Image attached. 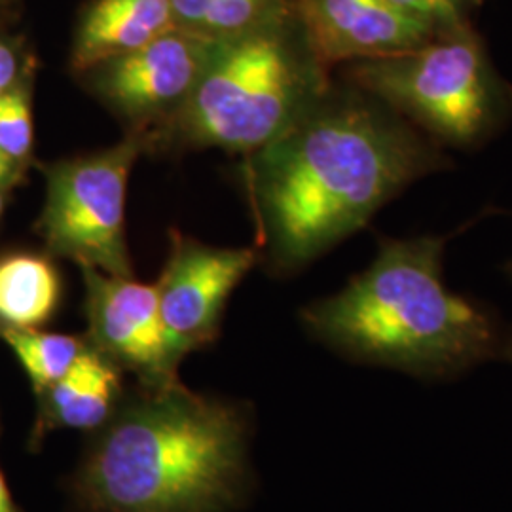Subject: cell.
I'll list each match as a JSON object with an SVG mask.
<instances>
[{"mask_svg":"<svg viewBox=\"0 0 512 512\" xmlns=\"http://www.w3.org/2000/svg\"><path fill=\"white\" fill-rule=\"evenodd\" d=\"M253 156L256 219L281 274L363 230L410 186L454 169L448 150L348 82Z\"/></svg>","mask_w":512,"mask_h":512,"instance_id":"cell-1","label":"cell"},{"mask_svg":"<svg viewBox=\"0 0 512 512\" xmlns=\"http://www.w3.org/2000/svg\"><path fill=\"white\" fill-rule=\"evenodd\" d=\"M454 234L382 238L361 274L306 306L304 329L359 365L448 384L499 361L505 325L497 311L446 285L444 253Z\"/></svg>","mask_w":512,"mask_h":512,"instance_id":"cell-2","label":"cell"},{"mask_svg":"<svg viewBox=\"0 0 512 512\" xmlns=\"http://www.w3.org/2000/svg\"><path fill=\"white\" fill-rule=\"evenodd\" d=\"M247 420L179 382L148 387L93 444L76 478L90 512H226L247 486Z\"/></svg>","mask_w":512,"mask_h":512,"instance_id":"cell-3","label":"cell"},{"mask_svg":"<svg viewBox=\"0 0 512 512\" xmlns=\"http://www.w3.org/2000/svg\"><path fill=\"white\" fill-rule=\"evenodd\" d=\"M296 18L217 44L169 129L184 143L256 154L329 92Z\"/></svg>","mask_w":512,"mask_h":512,"instance_id":"cell-4","label":"cell"},{"mask_svg":"<svg viewBox=\"0 0 512 512\" xmlns=\"http://www.w3.org/2000/svg\"><path fill=\"white\" fill-rule=\"evenodd\" d=\"M344 82L380 99L444 150L486 147L512 124V84L473 23L401 54L348 63Z\"/></svg>","mask_w":512,"mask_h":512,"instance_id":"cell-5","label":"cell"},{"mask_svg":"<svg viewBox=\"0 0 512 512\" xmlns=\"http://www.w3.org/2000/svg\"><path fill=\"white\" fill-rule=\"evenodd\" d=\"M145 141L131 135L116 147L52 165L38 230L54 255L103 274L131 277L126 194Z\"/></svg>","mask_w":512,"mask_h":512,"instance_id":"cell-6","label":"cell"},{"mask_svg":"<svg viewBox=\"0 0 512 512\" xmlns=\"http://www.w3.org/2000/svg\"><path fill=\"white\" fill-rule=\"evenodd\" d=\"M164 274L156 283L171 361L213 342L228 296L253 270L258 251L220 249L173 234Z\"/></svg>","mask_w":512,"mask_h":512,"instance_id":"cell-7","label":"cell"},{"mask_svg":"<svg viewBox=\"0 0 512 512\" xmlns=\"http://www.w3.org/2000/svg\"><path fill=\"white\" fill-rule=\"evenodd\" d=\"M217 40L179 27L90 71L93 88L110 109L145 126L171 120L196 88Z\"/></svg>","mask_w":512,"mask_h":512,"instance_id":"cell-8","label":"cell"},{"mask_svg":"<svg viewBox=\"0 0 512 512\" xmlns=\"http://www.w3.org/2000/svg\"><path fill=\"white\" fill-rule=\"evenodd\" d=\"M82 268L93 348L116 366L133 370L147 387L177 382L156 285Z\"/></svg>","mask_w":512,"mask_h":512,"instance_id":"cell-9","label":"cell"},{"mask_svg":"<svg viewBox=\"0 0 512 512\" xmlns=\"http://www.w3.org/2000/svg\"><path fill=\"white\" fill-rule=\"evenodd\" d=\"M294 18L327 71L401 54L435 37L433 29L389 0H294Z\"/></svg>","mask_w":512,"mask_h":512,"instance_id":"cell-10","label":"cell"},{"mask_svg":"<svg viewBox=\"0 0 512 512\" xmlns=\"http://www.w3.org/2000/svg\"><path fill=\"white\" fill-rule=\"evenodd\" d=\"M175 27L169 0H92L74 33L73 71L90 73Z\"/></svg>","mask_w":512,"mask_h":512,"instance_id":"cell-11","label":"cell"},{"mask_svg":"<svg viewBox=\"0 0 512 512\" xmlns=\"http://www.w3.org/2000/svg\"><path fill=\"white\" fill-rule=\"evenodd\" d=\"M120 391L118 366L93 346L40 399L48 427L95 429L109 420Z\"/></svg>","mask_w":512,"mask_h":512,"instance_id":"cell-12","label":"cell"},{"mask_svg":"<svg viewBox=\"0 0 512 512\" xmlns=\"http://www.w3.org/2000/svg\"><path fill=\"white\" fill-rule=\"evenodd\" d=\"M61 298V279L46 256H0V327L38 329L52 319Z\"/></svg>","mask_w":512,"mask_h":512,"instance_id":"cell-13","label":"cell"},{"mask_svg":"<svg viewBox=\"0 0 512 512\" xmlns=\"http://www.w3.org/2000/svg\"><path fill=\"white\" fill-rule=\"evenodd\" d=\"M175 25L209 40H232L281 25L294 0H169Z\"/></svg>","mask_w":512,"mask_h":512,"instance_id":"cell-14","label":"cell"},{"mask_svg":"<svg viewBox=\"0 0 512 512\" xmlns=\"http://www.w3.org/2000/svg\"><path fill=\"white\" fill-rule=\"evenodd\" d=\"M2 338L18 357L38 397L59 382L88 349L86 342L74 336L38 329H2Z\"/></svg>","mask_w":512,"mask_h":512,"instance_id":"cell-15","label":"cell"},{"mask_svg":"<svg viewBox=\"0 0 512 512\" xmlns=\"http://www.w3.org/2000/svg\"><path fill=\"white\" fill-rule=\"evenodd\" d=\"M33 148L31 88L25 78L0 95V150L21 165Z\"/></svg>","mask_w":512,"mask_h":512,"instance_id":"cell-16","label":"cell"},{"mask_svg":"<svg viewBox=\"0 0 512 512\" xmlns=\"http://www.w3.org/2000/svg\"><path fill=\"white\" fill-rule=\"evenodd\" d=\"M410 18L425 23L429 29L450 33L471 25V12L478 8L473 0H389Z\"/></svg>","mask_w":512,"mask_h":512,"instance_id":"cell-17","label":"cell"},{"mask_svg":"<svg viewBox=\"0 0 512 512\" xmlns=\"http://www.w3.org/2000/svg\"><path fill=\"white\" fill-rule=\"evenodd\" d=\"M23 78V63L19 50L6 38H0V95L8 92Z\"/></svg>","mask_w":512,"mask_h":512,"instance_id":"cell-18","label":"cell"},{"mask_svg":"<svg viewBox=\"0 0 512 512\" xmlns=\"http://www.w3.org/2000/svg\"><path fill=\"white\" fill-rule=\"evenodd\" d=\"M19 173V164L12 162L2 150H0V188L12 183Z\"/></svg>","mask_w":512,"mask_h":512,"instance_id":"cell-19","label":"cell"},{"mask_svg":"<svg viewBox=\"0 0 512 512\" xmlns=\"http://www.w3.org/2000/svg\"><path fill=\"white\" fill-rule=\"evenodd\" d=\"M0 512H19L14 499H12V494L8 490V484H6V478L2 475V471H0Z\"/></svg>","mask_w":512,"mask_h":512,"instance_id":"cell-20","label":"cell"},{"mask_svg":"<svg viewBox=\"0 0 512 512\" xmlns=\"http://www.w3.org/2000/svg\"><path fill=\"white\" fill-rule=\"evenodd\" d=\"M499 361L512 366V325L505 327L503 334V344H501V353H499Z\"/></svg>","mask_w":512,"mask_h":512,"instance_id":"cell-21","label":"cell"},{"mask_svg":"<svg viewBox=\"0 0 512 512\" xmlns=\"http://www.w3.org/2000/svg\"><path fill=\"white\" fill-rule=\"evenodd\" d=\"M505 274L509 275V279H511L512 283V256L509 258V262L505 264Z\"/></svg>","mask_w":512,"mask_h":512,"instance_id":"cell-22","label":"cell"},{"mask_svg":"<svg viewBox=\"0 0 512 512\" xmlns=\"http://www.w3.org/2000/svg\"><path fill=\"white\" fill-rule=\"evenodd\" d=\"M4 211V194H2V188H0V215Z\"/></svg>","mask_w":512,"mask_h":512,"instance_id":"cell-23","label":"cell"},{"mask_svg":"<svg viewBox=\"0 0 512 512\" xmlns=\"http://www.w3.org/2000/svg\"><path fill=\"white\" fill-rule=\"evenodd\" d=\"M473 2H475L476 6H482V2H484V0H473Z\"/></svg>","mask_w":512,"mask_h":512,"instance_id":"cell-24","label":"cell"}]
</instances>
